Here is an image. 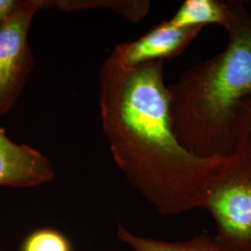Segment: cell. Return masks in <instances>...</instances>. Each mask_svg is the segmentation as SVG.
<instances>
[{
    "label": "cell",
    "instance_id": "cell-1",
    "mask_svg": "<svg viewBox=\"0 0 251 251\" xmlns=\"http://www.w3.org/2000/svg\"><path fill=\"white\" fill-rule=\"evenodd\" d=\"M98 88L102 132L128 184L163 217L203 209L224 156H198L179 144L163 62L127 67L112 52L100 65Z\"/></svg>",
    "mask_w": 251,
    "mask_h": 251
},
{
    "label": "cell",
    "instance_id": "cell-2",
    "mask_svg": "<svg viewBox=\"0 0 251 251\" xmlns=\"http://www.w3.org/2000/svg\"><path fill=\"white\" fill-rule=\"evenodd\" d=\"M225 50L191 66L168 86L171 125L179 144L201 157L231 154L238 112L251 97V13L234 1Z\"/></svg>",
    "mask_w": 251,
    "mask_h": 251
},
{
    "label": "cell",
    "instance_id": "cell-3",
    "mask_svg": "<svg viewBox=\"0 0 251 251\" xmlns=\"http://www.w3.org/2000/svg\"><path fill=\"white\" fill-rule=\"evenodd\" d=\"M205 210L217 226L216 240L227 251H251V135L242 136L208 181Z\"/></svg>",
    "mask_w": 251,
    "mask_h": 251
},
{
    "label": "cell",
    "instance_id": "cell-4",
    "mask_svg": "<svg viewBox=\"0 0 251 251\" xmlns=\"http://www.w3.org/2000/svg\"><path fill=\"white\" fill-rule=\"evenodd\" d=\"M50 0H21L11 17L0 26V116L15 106L36 60L29 45V30L36 12Z\"/></svg>",
    "mask_w": 251,
    "mask_h": 251
},
{
    "label": "cell",
    "instance_id": "cell-5",
    "mask_svg": "<svg viewBox=\"0 0 251 251\" xmlns=\"http://www.w3.org/2000/svg\"><path fill=\"white\" fill-rule=\"evenodd\" d=\"M204 27H176L169 21L155 25L139 38L117 45L114 53L127 67L164 62L178 57L197 38Z\"/></svg>",
    "mask_w": 251,
    "mask_h": 251
},
{
    "label": "cell",
    "instance_id": "cell-6",
    "mask_svg": "<svg viewBox=\"0 0 251 251\" xmlns=\"http://www.w3.org/2000/svg\"><path fill=\"white\" fill-rule=\"evenodd\" d=\"M55 176L50 158L29 145L14 143L0 126V186L32 188L51 182Z\"/></svg>",
    "mask_w": 251,
    "mask_h": 251
},
{
    "label": "cell",
    "instance_id": "cell-7",
    "mask_svg": "<svg viewBox=\"0 0 251 251\" xmlns=\"http://www.w3.org/2000/svg\"><path fill=\"white\" fill-rule=\"evenodd\" d=\"M234 1L185 0L169 20L176 27H205L218 25L226 29L232 23Z\"/></svg>",
    "mask_w": 251,
    "mask_h": 251
},
{
    "label": "cell",
    "instance_id": "cell-8",
    "mask_svg": "<svg viewBox=\"0 0 251 251\" xmlns=\"http://www.w3.org/2000/svg\"><path fill=\"white\" fill-rule=\"evenodd\" d=\"M117 235L132 251H227L215 237L206 233H199L186 241L171 242L144 237L119 225Z\"/></svg>",
    "mask_w": 251,
    "mask_h": 251
},
{
    "label": "cell",
    "instance_id": "cell-9",
    "mask_svg": "<svg viewBox=\"0 0 251 251\" xmlns=\"http://www.w3.org/2000/svg\"><path fill=\"white\" fill-rule=\"evenodd\" d=\"M51 7L63 11L85 9H109L131 23H138L147 15L150 1L147 0H54Z\"/></svg>",
    "mask_w": 251,
    "mask_h": 251
},
{
    "label": "cell",
    "instance_id": "cell-10",
    "mask_svg": "<svg viewBox=\"0 0 251 251\" xmlns=\"http://www.w3.org/2000/svg\"><path fill=\"white\" fill-rule=\"evenodd\" d=\"M21 251H73L68 238L52 228H41L27 235Z\"/></svg>",
    "mask_w": 251,
    "mask_h": 251
},
{
    "label": "cell",
    "instance_id": "cell-11",
    "mask_svg": "<svg viewBox=\"0 0 251 251\" xmlns=\"http://www.w3.org/2000/svg\"><path fill=\"white\" fill-rule=\"evenodd\" d=\"M236 130L238 139L242 136L251 135V97L243 102L238 112Z\"/></svg>",
    "mask_w": 251,
    "mask_h": 251
},
{
    "label": "cell",
    "instance_id": "cell-12",
    "mask_svg": "<svg viewBox=\"0 0 251 251\" xmlns=\"http://www.w3.org/2000/svg\"><path fill=\"white\" fill-rule=\"evenodd\" d=\"M21 0H0V26L3 25L18 8Z\"/></svg>",
    "mask_w": 251,
    "mask_h": 251
}]
</instances>
